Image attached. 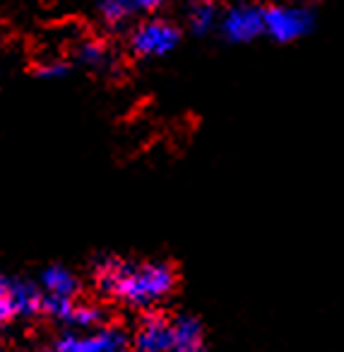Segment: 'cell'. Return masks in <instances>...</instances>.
Returning <instances> with one entry per match:
<instances>
[{
	"label": "cell",
	"instance_id": "obj_1",
	"mask_svg": "<svg viewBox=\"0 0 344 352\" xmlns=\"http://www.w3.org/2000/svg\"><path fill=\"white\" fill-rule=\"evenodd\" d=\"M92 280L104 297L130 309L159 307L176 289V270L166 261H128L102 256L92 265Z\"/></svg>",
	"mask_w": 344,
	"mask_h": 352
},
{
	"label": "cell",
	"instance_id": "obj_2",
	"mask_svg": "<svg viewBox=\"0 0 344 352\" xmlns=\"http://www.w3.org/2000/svg\"><path fill=\"white\" fill-rule=\"evenodd\" d=\"M183 39V30L174 20L161 15H147L128 32V51L135 58L157 60L174 54Z\"/></svg>",
	"mask_w": 344,
	"mask_h": 352
},
{
	"label": "cell",
	"instance_id": "obj_3",
	"mask_svg": "<svg viewBox=\"0 0 344 352\" xmlns=\"http://www.w3.org/2000/svg\"><path fill=\"white\" fill-rule=\"evenodd\" d=\"M217 30L229 44H251L265 34V8L253 0H233L222 8Z\"/></svg>",
	"mask_w": 344,
	"mask_h": 352
},
{
	"label": "cell",
	"instance_id": "obj_4",
	"mask_svg": "<svg viewBox=\"0 0 344 352\" xmlns=\"http://www.w3.org/2000/svg\"><path fill=\"white\" fill-rule=\"evenodd\" d=\"M313 30V15L299 3H277L265 8V34L277 44L303 39Z\"/></svg>",
	"mask_w": 344,
	"mask_h": 352
},
{
	"label": "cell",
	"instance_id": "obj_5",
	"mask_svg": "<svg viewBox=\"0 0 344 352\" xmlns=\"http://www.w3.org/2000/svg\"><path fill=\"white\" fill-rule=\"evenodd\" d=\"M51 321L60 323L68 331H94V328L106 326V314L102 307L92 302H80V299H63V297H46L44 294V311Z\"/></svg>",
	"mask_w": 344,
	"mask_h": 352
},
{
	"label": "cell",
	"instance_id": "obj_6",
	"mask_svg": "<svg viewBox=\"0 0 344 352\" xmlns=\"http://www.w3.org/2000/svg\"><path fill=\"white\" fill-rule=\"evenodd\" d=\"M128 345V336L118 326H102L94 331H65L54 347L58 352H118Z\"/></svg>",
	"mask_w": 344,
	"mask_h": 352
},
{
	"label": "cell",
	"instance_id": "obj_7",
	"mask_svg": "<svg viewBox=\"0 0 344 352\" xmlns=\"http://www.w3.org/2000/svg\"><path fill=\"white\" fill-rule=\"evenodd\" d=\"M135 347L142 352H171L174 350V321L161 311H145L135 328Z\"/></svg>",
	"mask_w": 344,
	"mask_h": 352
},
{
	"label": "cell",
	"instance_id": "obj_8",
	"mask_svg": "<svg viewBox=\"0 0 344 352\" xmlns=\"http://www.w3.org/2000/svg\"><path fill=\"white\" fill-rule=\"evenodd\" d=\"M222 6L219 0H185L183 6V25L195 36H207L217 30Z\"/></svg>",
	"mask_w": 344,
	"mask_h": 352
},
{
	"label": "cell",
	"instance_id": "obj_9",
	"mask_svg": "<svg viewBox=\"0 0 344 352\" xmlns=\"http://www.w3.org/2000/svg\"><path fill=\"white\" fill-rule=\"evenodd\" d=\"M39 287L46 297H63V299H78L80 294V280L65 265H49L44 268L39 278Z\"/></svg>",
	"mask_w": 344,
	"mask_h": 352
},
{
	"label": "cell",
	"instance_id": "obj_10",
	"mask_svg": "<svg viewBox=\"0 0 344 352\" xmlns=\"http://www.w3.org/2000/svg\"><path fill=\"white\" fill-rule=\"evenodd\" d=\"M174 321V352H205V328L195 316H176Z\"/></svg>",
	"mask_w": 344,
	"mask_h": 352
},
{
	"label": "cell",
	"instance_id": "obj_11",
	"mask_svg": "<svg viewBox=\"0 0 344 352\" xmlns=\"http://www.w3.org/2000/svg\"><path fill=\"white\" fill-rule=\"evenodd\" d=\"M75 58L87 70H106L116 60L111 46L104 39H99V36H87V39L80 41L78 49H75Z\"/></svg>",
	"mask_w": 344,
	"mask_h": 352
},
{
	"label": "cell",
	"instance_id": "obj_12",
	"mask_svg": "<svg viewBox=\"0 0 344 352\" xmlns=\"http://www.w3.org/2000/svg\"><path fill=\"white\" fill-rule=\"evenodd\" d=\"M12 299H15L17 316H39L44 311V292L36 283L15 280L12 283Z\"/></svg>",
	"mask_w": 344,
	"mask_h": 352
},
{
	"label": "cell",
	"instance_id": "obj_13",
	"mask_svg": "<svg viewBox=\"0 0 344 352\" xmlns=\"http://www.w3.org/2000/svg\"><path fill=\"white\" fill-rule=\"evenodd\" d=\"M97 12H99V20H102L108 30H123V27L130 25V20L137 15L133 0H99Z\"/></svg>",
	"mask_w": 344,
	"mask_h": 352
},
{
	"label": "cell",
	"instance_id": "obj_14",
	"mask_svg": "<svg viewBox=\"0 0 344 352\" xmlns=\"http://www.w3.org/2000/svg\"><path fill=\"white\" fill-rule=\"evenodd\" d=\"M70 68H73V65H70L65 58L51 56V58L41 60V63L36 65V75H39L41 80H60L70 73Z\"/></svg>",
	"mask_w": 344,
	"mask_h": 352
},
{
	"label": "cell",
	"instance_id": "obj_15",
	"mask_svg": "<svg viewBox=\"0 0 344 352\" xmlns=\"http://www.w3.org/2000/svg\"><path fill=\"white\" fill-rule=\"evenodd\" d=\"M15 283V280H12ZM17 318V307L15 299H12V289L8 294H0V328L8 326Z\"/></svg>",
	"mask_w": 344,
	"mask_h": 352
},
{
	"label": "cell",
	"instance_id": "obj_16",
	"mask_svg": "<svg viewBox=\"0 0 344 352\" xmlns=\"http://www.w3.org/2000/svg\"><path fill=\"white\" fill-rule=\"evenodd\" d=\"M133 3H135L137 12H157L161 6H166L169 0H133Z\"/></svg>",
	"mask_w": 344,
	"mask_h": 352
},
{
	"label": "cell",
	"instance_id": "obj_17",
	"mask_svg": "<svg viewBox=\"0 0 344 352\" xmlns=\"http://www.w3.org/2000/svg\"><path fill=\"white\" fill-rule=\"evenodd\" d=\"M36 352H58V350H56L54 345H49V347H39V350H36Z\"/></svg>",
	"mask_w": 344,
	"mask_h": 352
},
{
	"label": "cell",
	"instance_id": "obj_18",
	"mask_svg": "<svg viewBox=\"0 0 344 352\" xmlns=\"http://www.w3.org/2000/svg\"><path fill=\"white\" fill-rule=\"evenodd\" d=\"M118 352H142V350H137V347H123V350H118Z\"/></svg>",
	"mask_w": 344,
	"mask_h": 352
},
{
	"label": "cell",
	"instance_id": "obj_19",
	"mask_svg": "<svg viewBox=\"0 0 344 352\" xmlns=\"http://www.w3.org/2000/svg\"><path fill=\"white\" fill-rule=\"evenodd\" d=\"M294 3H299V6H303V3H313V0H294Z\"/></svg>",
	"mask_w": 344,
	"mask_h": 352
},
{
	"label": "cell",
	"instance_id": "obj_20",
	"mask_svg": "<svg viewBox=\"0 0 344 352\" xmlns=\"http://www.w3.org/2000/svg\"><path fill=\"white\" fill-rule=\"evenodd\" d=\"M0 352H5V347H3V342H0Z\"/></svg>",
	"mask_w": 344,
	"mask_h": 352
},
{
	"label": "cell",
	"instance_id": "obj_21",
	"mask_svg": "<svg viewBox=\"0 0 344 352\" xmlns=\"http://www.w3.org/2000/svg\"><path fill=\"white\" fill-rule=\"evenodd\" d=\"M171 352H174V350H171Z\"/></svg>",
	"mask_w": 344,
	"mask_h": 352
}]
</instances>
